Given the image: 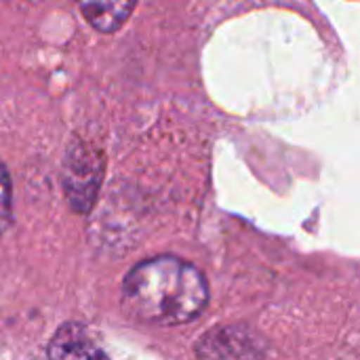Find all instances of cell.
I'll list each match as a JSON object with an SVG mask.
<instances>
[{"instance_id":"cell-5","label":"cell","mask_w":360,"mask_h":360,"mask_svg":"<svg viewBox=\"0 0 360 360\" xmlns=\"http://www.w3.org/2000/svg\"><path fill=\"white\" fill-rule=\"evenodd\" d=\"M51 359H105L108 354L95 344L93 335L78 323L63 325L49 344Z\"/></svg>"},{"instance_id":"cell-3","label":"cell","mask_w":360,"mask_h":360,"mask_svg":"<svg viewBox=\"0 0 360 360\" xmlns=\"http://www.w3.org/2000/svg\"><path fill=\"white\" fill-rule=\"evenodd\" d=\"M198 356H215V359H245V356H259L257 344L249 338L247 331L226 327L213 333H207L196 350Z\"/></svg>"},{"instance_id":"cell-4","label":"cell","mask_w":360,"mask_h":360,"mask_svg":"<svg viewBox=\"0 0 360 360\" xmlns=\"http://www.w3.org/2000/svg\"><path fill=\"white\" fill-rule=\"evenodd\" d=\"M74 2L82 13L84 21L101 34H112L120 30L129 21L137 4V0H74Z\"/></svg>"},{"instance_id":"cell-6","label":"cell","mask_w":360,"mask_h":360,"mask_svg":"<svg viewBox=\"0 0 360 360\" xmlns=\"http://www.w3.org/2000/svg\"><path fill=\"white\" fill-rule=\"evenodd\" d=\"M13 215V190H11V177L0 162V232H4L11 224Z\"/></svg>"},{"instance_id":"cell-2","label":"cell","mask_w":360,"mask_h":360,"mask_svg":"<svg viewBox=\"0 0 360 360\" xmlns=\"http://www.w3.org/2000/svg\"><path fill=\"white\" fill-rule=\"evenodd\" d=\"M103 171V156L95 148L82 141L70 146L63 162V188L65 198L76 213H89L95 207Z\"/></svg>"},{"instance_id":"cell-1","label":"cell","mask_w":360,"mask_h":360,"mask_svg":"<svg viewBox=\"0 0 360 360\" xmlns=\"http://www.w3.org/2000/svg\"><path fill=\"white\" fill-rule=\"evenodd\" d=\"M207 302L209 287L200 270L173 255L150 257L122 281V310L143 325L177 327L192 323L202 314Z\"/></svg>"}]
</instances>
